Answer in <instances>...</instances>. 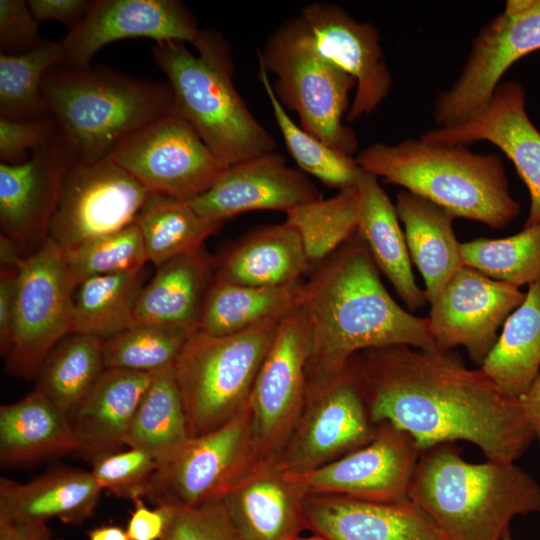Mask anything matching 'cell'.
I'll list each match as a JSON object with an SVG mask.
<instances>
[{
    "instance_id": "obj_1",
    "label": "cell",
    "mask_w": 540,
    "mask_h": 540,
    "mask_svg": "<svg viewBox=\"0 0 540 540\" xmlns=\"http://www.w3.org/2000/svg\"><path fill=\"white\" fill-rule=\"evenodd\" d=\"M372 422L407 433L421 452L464 440L488 460L515 462L535 439L520 398L450 351L395 345L353 357Z\"/></svg>"
},
{
    "instance_id": "obj_2",
    "label": "cell",
    "mask_w": 540,
    "mask_h": 540,
    "mask_svg": "<svg viewBox=\"0 0 540 540\" xmlns=\"http://www.w3.org/2000/svg\"><path fill=\"white\" fill-rule=\"evenodd\" d=\"M312 268L301 304L311 333L307 378L337 372L369 349L438 351L428 318L414 316L391 297L357 231Z\"/></svg>"
},
{
    "instance_id": "obj_3",
    "label": "cell",
    "mask_w": 540,
    "mask_h": 540,
    "mask_svg": "<svg viewBox=\"0 0 540 540\" xmlns=\"http://www.w3.org/2000/svg\"><path fill=\"white\" fill-rule=\"evenodd\" d=\"M408 499L448 540H500L517 515L540 514V485L514 462L471 463L455 442L424 450Z\"/></svg>"
},
{
    "instance_id": "obj_4",
    "label": "cell",
    "mask_w": 540,
    "mask_h": 540,
    "mask_svg": "<svg viewBox=\"0 0 540 540\" xmlns=\"http://www.w3.org/2000/svg\"><path fill=\"white\" fill-rule=\"evenodd\" d=\"M364 171L399 185L455 217L502 229L520 213L510 193L502 158L475 153L466 145L407 138L398 144L373 143L355 157Z\"/></svg>"
},
{
    "instance_id": "obj_5",
    "label": "cell",
    "mask_w": 540,
    "mask_h": 540,
    "mask_svg": "<svg viewBox=\"0 0 540 540\" xmlns=\"http://www.w3.org/2000/svg\"><path fill=\"white\" fill-rule=\"evenodd\" d=\"M192 45L197 55L179 41L151 47L172 88L176 111L227 167L273 152L275 138L234 86L228 41L214 29H201Z\"/></svg>"
},
{
    "instance_id": "obj_6",
    "label": "cell",
    "mask_w": 540,
    "mask_h": 540,
    "mask_svg": "<svg viewBox=\"0 0 540 540\" xmlns=\"http://www.w3.org/2000/svg\"><path fill=\"white\" fill-rule=\"evenodd\" d=\"M42 94L72 161L109 157L128 136L175 109L168 81L103 66L56 65L44 77Z\"/></svg>"
},
{
    "instance_id": "obj_7",
    "label": "cell",
    "mask_w": 540,
    "mask_h": 540,
    "mask_svg": "<svg viewBox=\"0 0 540 540\" xmlns=\"http://www.w3.org/2000/svg\"><path fill=\"white\" fill-rule=\"evenodd\" d=\"M281 319L228 336L192 332L174 365L190 437L222 427L248 407Z\"/></svg>"
},
{
    "instance_id": "obj_8",
    "label": "cell",
    "mask_w": 540,
    "mask_h": 540,
    "mask_svg": "<svg viewBox=\"0 0 540 540\" xmlns=\"http://www.w3.org/2000/svg\"><path fill=\"white\" fill-rule=\"evenodd\" d=\"M257 55L259 68L276 76L273 91L283 107L297 113L299 126L353 156L358 140L342 119L356 80L317 52L302 20L280 25Z\"/></svg>"
},
{
    "instance_id": "obj_9",
    "label": "cell",
    "mask_w": 540,
    "mask_h": 540,
    "mask_svg": "<svg viewBox=\"0 0 540 540\" xmlns=\"http://www.w3.org/2000/svg\"><path fill=\"white\" fill-rule=\"evenodd\" d=\"M304 406L275 462L283 472L309 471L371 442L378 425L369 416L353 364L307 378Z\"/></svg>"
},
{
    "instance_id": "obj_10",
    "label": "cell",
    "mask_w": 540,
    "mask_h": 540,
    "mask_svg": "<svg viewBox=\"0 0 540 540\" xmlns=\"http://www.w3.org/2000/svg\"><path fill=\"white\" fill-rule=\"evenodd\" d=\"M76 285L64 252L51 238L18 264L13 338L6 371L17 377H37L53 347L73 332Z\"/></svg>"
},
{
    "instance_id": "obj_11",
    "label": "cell",
    "mask_w": 540,
    "mask_h": 540,
    "mask_svg": "<svg viewBox=\"0 0 540 540\" xmlns=\"http://www.w3.org/2000/svg\"><path fill=\"white\" fill-rule=\"evenodd\" d=\"M256 464L250 406L222 427L190 437L158 465L146 497L196 507L222 496Z\"/></svg>"
},
{
    "instance_id": "obj_12",
    "label": "cell",
    "mask_w": 540,
    "mask_h": 540,
    "mask_svg": "<svg viewBox=\"0 0 540 540\" xmlns=\"http://www.w3.org/2000/svg\"><path fill=\"white\" fill-rule=\"evenodd\" d=\"M311 352L308 320L300 306L280 321L250 397L256 464L275 463L302 412Z\"/></svg>"
},
{
    "instance_id": "obj_13",
    "label": "cell",
    "mask_w": 540,
    "mask_h": 540,
    "mask_svg": "<svg viewBox=\"0 0 540 540\" xmlns=\"http://www.w3.org/2000/svg\"><path fill=\"white\" fill-rule=\"evenodd\" d=\"M540 50V0H508L481 27L455 82L435 100L438 127L460 122L491 98L506 71L522 57Z\"/></svg>"
},
{
    "instance_id": "obj_14",
    "label": "cell",
    "mask_w": 540,
    "mask_h": 540,
    "mask_svg": "<svg viewBox=\"0 0 540 540\" xmlns=\"http://www.w3.org/2000/svg\"><path fill=\"white\" fill-rule=\"evenodd\" d=\"M110 157L150 193L188 200L227 166L174 109L124 139Z\"/></svg>"
},
{
    "instance_id": "obj_15",
    "label": "cell",
    "mask_w": 540,
    "mask_h": 540,
    "mask_svg": "<svg viewBox=\"0 0 540 540\" xmlns=\"http://www.w3.org/2000/svg\"><path fill=\"white\" fill-rule=\"evenodd\" d=\"M150 192L110 156L72 161L65 173L49 238L63 250L135 221Z\"/></svg>"
},
{
    "instance_id": "obj_16",
    "label": "cell",
    "mask_w": 540,
    "mask_h": 540,
    "mask_svg": "<svg viewBox=\"0 0 540 540\" xmlns=\"http://www.w3.org/2000/svg\"><path fill=\"white\" fill-rule=\"evenodd\" d=\"M421 453L407 433L381 423L375 438L365 446L318 468L284 473L302 496L405 501Z\"/></svg>"
},
{
    "instance_id": "obj_17",
    "label": "cell",
    "mask_w": 540,
    "mask_h": 540,
    "mask_svg": "<svg viewBox=\"0 0 540 540\" xmlns=\"http://www.w3.org/2000/svg\"><path fill=\"white\" fill-rule=\"evenodd\" d=\"M525 295L463 265L430 304L427 318L436 349L445 352L463 346L481 367L498 339L499 327Z\"/></svg>"
},
{
    "instance_id": "obj_18",
    "label": "cell",
    "mask_w": 540,
    "mask_h": 540,
    "mask_svg": "<svg viewBox=\"0 0 540 540\" xmlns=\"http://www.w3.org/2000/svg\"><path fill=\"white\" fill-rule=\"evenodd\" d=\"M419 138L444 145L488 141L497 146L528 189L530 208L524 227L540 223V131L526 112V94L520 82H500L477 112L455 124L428 130Z\"/></svg>"
},
{
    "instance_id": "obj_19",
    "label": "cell",
    "mask_w": 540,
    "mask_h": 540,
    "mask_svg": "<svg viewBox=\"0 0 540 540\" xmlns=\"http://www.w3.org/2000/svg\"><path fill=\"white\" fill-rule=\"evenodd\" d=\"M298 17L317 52L356 80L346 120L354 122L370 115L386 99L393 84L377 28L370 22L357 21L329 2L308 3Z\"/></svg>"
},
{
    "instance_id": "obj_20",
    "label": "cell",
    "mask_w": 540,
    "mask_h": 540,
    "mask_svg": "<svg viewBox=\"0 0 540 540\" xmlns=\"http://www.w3.org/2000/svg\"><path fill=\"white\" fill-rule=\"evenodd\" d=\"M72 162L60 134L21 163L0 164L2 234L28 256L48 239L63 179Z\"/></svg>"
},
{
    "instance_id": "obj_21",
    "label": "cell",
    "mask_w": 540,
    "mask_h": 540,
    "mask_svg": "<svg viewBox=\"0 0 540 540\" xmlns=\"http://www.w3.org/2000/svg\"><path fill=\"white\" fill-rule=\"evenodd\" d=\"M201 29L179 0H93L82 21L60 41L65 64L90 65L105 45L127 38L193 44Z\"/></svg>"
},
{
    "instance_id": "obj_22",
    "label": "cell",
    "mask_w": 540,
    "mask_h": 540,
    "mask_svg": "<svg viewBox=\"0 0 540 540\" xmlns=\"http://www.w3.org/2000/svg\"><path fill=\"white\" fill-rule=\"evenodd\" d=\"M318 199L320 193L306 174L273 151L227 167L207 191L186 201L204 219L223 223L254 210L286 213Z\"/></svg>"
},
{
    "instance_id": "obj_23",
    "label": "cell",
    "mask_w": 540,
    "mask_h": 540,
    "mask_svg": "<svg viewBox=\"0 0 540 540\" xmlns=\"http://www.w3.org/2000/svg\"><path fill=\"white\" fill-rule=\"evenodd\" d=\"M303 516L305 529L330 540H448L431 517L410 500L304 496Z\"/></svg>"
},
{
    "instance_id": "obj_24",
    "label": "cell",
    "mask_w": 540,
    "mask_h": 540,
    "mask_svg": "<svg viewBox=\"0 0 540 540\" xmlns=\"http://www.w3.org/2000/svg\"><path fill=\"white\" fill-rule=\"evenodd\" d=\"M303 497L267 463L255 464L221 500L242 540H293L305 529Z\"/></svg>"
},
{
    "instance_id": "obj_25",
    "label": "cell",
    "mask_w": 540,
    "mask_h": 540,
    "mask_svg": "<svg viewBox=\"0 0 540 540\" xmlns=\"http://www.w3.org/2000/svg\"><path fill=\"white\" fill-rule=\"evenodd\" d=\"M152 373L105 368L70 414L78 452L89 460L119 451Z\"/></svg>"
},
{
    "instance_id": "obj_26",
    "label": "cell",
    "mask_w": 540,
    "mask_h": 540,
    "mask_svg": "<svg viewBox=\"0 0 540 540\" xmlns=\"http://www.w3.org/2000/svg\"><path fill=\"white\" fill-rule=\"evenodd\" d=\"M310 269L298 232L288 223L254 229L215 257L214 277L226 282L274 288L302 280Z\"/></svg>"
},
{
    "instance_id": "obj_27",
    "label": "cell",
    "mask_w": 540,
    "mask_h": 540,
    "mask_svg": "<svg viewBox=\"0 0 540 540\" xmlns=\"http://www.w3.org/2000/svg\"><path fill=\"white\" fill-rule=\"evenodd\" d=\"M101 487L91 472L60 468L28 483L0 480V520L80 525L92 516Z\"/></svg>"
},
{
    "instance_id": "obj_28",
    "label": "cell",
    "mask_w": 540,
    "mask_h": 540,
    "mask_svg": "<svg viewBox=\"0 0 540 540\" xmlns=\"http://www.w3.org/2000/svg\"><path fill=\"white\" fill-rule=\"evenodd\" d=\"M214 271L215 257L204 246L160 265L138 297L133 325L195 331Z\"/></svg>"
},
{
    "instance_id": "obj_29",
    "label": "cell",
    "mask_w": 540,
    "mask_h": 540,
    "mask_svg": "<svg viewBox=\"0 0 540 540\" xmlns=\"http://www.w3.org/2000/svg\"><path fill=\"white\" fill-rule=\"evenodd\" d=\"M356 185L362 197L357 232L365 241L378 270L390 281L409 311H416L427 303V298L415 281L395 205L378 178L363 169Z\"/></svg>"
},
{
    "instance_id": "obj_30",
    "label": "cell",
    "mask_w": 540,
    "mask_h": 540,
    "mask_svg": "<svg viewBox=\"0 0 540 540\" xmlns=\"http://www.w3.org/2000/svg\"><path fill=\"white\" fill-rule=\"evenodd\" d=\"M395 208L404 226L411 261L424 279L427 302L431 304L463 266L461 243L452 226L455 216L406 190L397 194Z\"/></svg>"
},
{
    "instance_id": "obj_31",
    "label": "cell",
    "mask_w": 540,
    "mask_h": 540,
    "mask_svg": "<svg viewBox=\"0 0 540 540\" xmlns=\"http://www.w3.org/2000/svg\"><path fill=\"white\" fill-rule=\"evenodd\" d=\"M78 451L69 415L39 390L0 407V462L19 466Z\"/></svg>"
},
{
    "instance_id": "obj_32",
    "label": "cell",
    "mask_w": 540,
    "mask_h": 540,
    "mask_svg": "<svg viewBox=\"0 0 540 540\" xmlns=\"http://www.w3.org/2000/svg\"><path fill=\"white\" fill-rule=\"evenodd\" d=\"M304 281L274 288L251 287L213 279L205 294L196 330L228 336L269 319H281L302 304Z\"/></svg>"
},
{
    "instance_id": "obj_33",
    "label": "cell",
    "mask_w": 540,
    "mask_h": 540,
    "mask_svg": "<svg viewBox=\"0 0 540 540\" xmlns=\"http://www.w3.org/2000/svg\"><path fill=\"white\" fill-rule=\"evenodd\" d=\"M481 370L506 395L520 398L540 373V279L508 316Z\"/></svg>"
},
{
    "instance_id": "obj_34",
    "label": "cell",
    "mask_w": 540,
    "mask_h": 540,
    "mask_svg": "<svg viewBox=\"0 0 540 540\" xmlns=\"http://www.w3.org/2000/svg\"><path fill=\"white\" fill-rule=\"evenodd\" d=\"M189 438L174 366L152 373L131 421L125 446L146 452L160 465Z\"/></svg>"
},
{
    "instance_id": "obj_35",
    "label": "cell",
    "mask_w": 540,
    "mask_h": 540,
    "mask_svg": "<svg viewBox=\"0 0 540 540\" xmlns=\"http://www.w3.org/2000/svg\"><path fill=\"white\" fill-rule=\"evenodd\" d=\"M105 368L104 339L73 332L49 352L35 389L70 416Z\"/></svg>"
},
{
    "instance_id": "obj_36",
    "label": "cell",
    "mask_w": 540,
    "mask_h": 540,
    "mask_svg": "<svg viewBox=\"0 0 540 540\" xmlns=\"http://www.w3.org/2000/svg\"><path fill=\"white\" fill-rule=\"evenodd\" d=\"M148 261L157 268L199 249L222 225L201 217L186 200L150 193L135 218Z\"/></svg>"
},
{
    "instance_id": "obj_37",
    "label": "cell",
    "mask_w": 540,
    "mask_h": 540,
    "mask_svg": "<svg viewBox=\"0 0 540 540\" xmlns=\"http://www.w3.org/2000/svg\"><path fill=\"white\" fill-rule=\"evenodd\" d=\"M145 276L143 268L81 282L73 297V332L105 340L131 327Z\"/></svg>"
},
{
    "instance_id": "obj_38",
    "label": "cell",
    "mask_w": 540,
    "mask_h": 540,
    "mask_svg": "<svg viewBox=\"0 0 540 540\" xmlns=\"http://www.w3.org/2000/svg\"><path fill=\"white\" fill-rule=\"evenodd\" d=\"M362 206L357 185L286 212L285 222L299 234L310 268L340 247L356 231Z\"/></svg>"
},
{
    "instance_id": "obj_39",
    "label": "cell",
    "mask_w": 540,
    "mask_h": 540,
    "mask_svg": "<svg viewBox=\"0 0 540 540\" xmlns=\"http://www.w3.org/2000/svg\"><path fill=\"white\" fill-rule=\"evenodd\" d=\"M64 61L60 41L45 40L20 55L0 53V117L25 121L51 116L42 83L46 73Z\"/></svg>"
},
{
    "instance_id": "obj_40",
    "label": "cell",
    "mask_w": 540,
    "mask_h": 540,
    "mask_svg": "<svg viewBox=\"0 0 540 540\" xmlns=\"http://www.w3.org/2000/svg\"><path fill=\"white\" fill-rule=\"evenodd\" d=\"M258 78L270 102L274 119L283 137L288 152L307 174L339 191L355 186L361 168L355 157L346 155L303 130L287 114L276 97L268 73L259 68Z\"/></svg>"
},
{
    "instance_id": "obj_41",
    "label": "cell",
    "mask_w": 540,
    "mask_h": 540,
    "mask_svg": "<svg viewBox=\"0 0 540 540\" xmlns=\"http://www.w3.org/2000/svg\"><path fill=\"white\" fill-rule=\"evenodd\" d=\"M464 266L517 288L540 279V223L517 234L478 238L460 245Z\"/></svg>"
},
{
    "instance_id": "obj_42",
    "label": "cell",
    "mask_w": 540,
    "mask_h": 540,
    "mask_svg": "<svg viewBox=\"0 0 540 540\" xmlns=\"http://www.w3.org/2000/svg\"><path fill=\"white\" fill-rule=\"evenodd\" d=\"M192 332L157 325H132L104 340L105 367L154 373L174 366Z\"/></svg>"
},
{
    "instance_id": "obj_43",
    "label": "cell",
    "mask_w": 540,
    "mask_h": 540,
    "mask_svg": "<svg viewBox=\"0 0 540 540\" xmlns=\"http://www.w3.org/2000/svg\"><path fill=\"white\" fill-rule=\"evenodd\" d=\"M63 252L67 271L76 287L92 277L139 271L149 262L135 221Z\"/></svg>"
},
{
    "instance_id": "obj_44",
    "label": "cell",
    "mask_w": 540,
    "mask_h": 540,
    "mask_svg": "<svg viewBox=\"0 0 540 540\" xmlns=\"http://www.w3.org/2000/svg\"><path fill=\"white\" fill-rule=\"evenodd\" d=\"M91 462L90 472L102 490L131 500L146 496L158 468L149 454L135 448L102 454Z\"/></svg>"
},
{
    "instance_id": "obj_45",
    "label": "cell",
    "mask_w": 540,
    "mask_h": 540,
    "mask_svg": "<svg viewBox=\"0 0 540 540\" xmlns=\"http://www.w3.org/2000/svg\"><path fill=\"white\" fill-rule=\"evenodd\" d=\"M170 507L162 540H242L221 499L196 507Z\"/></svg>"
},
{
    "instance_id": "obj_46",
    "label": "cell",
    "mask_w": 540,
    "mask_h": 540,
    "mask_svg": "<svg viewBox=\"0 0 540 540\" xmlns=\"http://www.w3.org/2000/svg\"><path fill=\"white\" fill-rule=\"evenodd\" d=\"M60 132L53 116L25 121L0 117L1 163L26 161L35 150L55 139Z\"/></svg>"
},
{
    "instance_id": "obj_47",
    "label": "cell",
    "mask_w": 540,
    "mask_h": 540,
    "mask_svg": "<svg viewBox=\"0 0 540 540\" xmlns=\"http://www.w3.org/2000/svg\"><path fill=\"white\" fill-rule=\"evenodd\" d=\"M39 22L27 1L0 0V51L20 55L34 50L45 39L40 36Z\"/></svg>"
},
{
    "instance_id": "obj_48",
    "label": "cell",
    "mask_w": 540,
    "mask_h": 540,
    "mask_svg": "<svg viewBox=\"0 0 540 540\" xmlns=\"http://www.w3.org/2000/svg\"><path fill=\"white\" fill-rule=\"evenodd\" d=\"M134 509L127 524L130 540H162L166 532L170 516V506L148 508L142 497L135 498Z\"/></svg>"
},
{
    "instance_id": "obj_49",
    "label": "cell",
    "mask_w": 540,
    "mask_h": 540,
    "mask_svg": "<svg viewBox=\"0 0 540 540\" xmlns=\"http://www.w3.org/2000/svg\"><path fill=\"white\" fill-rule=\"evenodd\" d=\"M18 267L3 266L0 270V350L8 355L13 338Z\"/></svg>"
},
{
    "instance_id": "obj_50",
    "label": "cell",
    "mask_w": 540,
    "mask_h": 540,
    "mask_svg": "<svg viewBox=\"0 0 540 540\" xmlns=\"http://www.w3.org/2000/svg\"><path fill=\"white\" fill-rule=\"evenodd\" d=\"M90 0H29L30 11L38 22L56 20L68 27L69 31L76 27L85 17Z\"/></svg>"
},
{
    "instance_id": "obj_51",
    "label": "cell",
    "mask_w": 540,
    "mask_h": 540,
    "mask_svg": "<svg viewBox=\"0 0 540 540\" xmlns=\"http://www.w3.org/2000/svg\"><path fill=\"white\" fill-rule=\"evenodd\" d=\"M0 540H55L45 522L0 520Z\"/></svg>"
},
{
    "instance_id": "obj_52",
    "label": "cell",
    "mask_w": 540,
    "mask_h": 540,
    "mask_svg": "<svg viewBox=\"0 0 540 540\" xmlns=\"http://www.w3.org/2000/svg\"><path fill=\"white\" fill-rule=\"evenodd\" d=\"M520 400L534 437L540 443V373L520 397Z\"/></svg>"
},
{
    "instance_id": "obj_53",
    "label": "cell",
    "mask_w": 540,
    "mask_h": 540,
    "mask_svg": "<svg viewBox=\"0 0 540 540\" xmlns=\"http://www.w3.org/2000/svg\"><path fill=\"white\" fill-rule=\"evenodd\" d=\"M89 540H130L126 529L117 525H103L87 533Z\"/></svg>"
},
{
    "instance_id": "obj_54",
    "label": "cell",
    "mask_w": 540,
    "mask_h": 540,
    "mask_svg": "<svg viewBox=\"0 0 540 540\" xmlns=\"http://www.w3.org/2000/svg\"><path fill=\"white\" fill-rule=\"evenodd\" d=\"M293 540H330L329 538L323 536V535H320V534H317V533H313L312 536H309V537H301V536H298L296 537L295 539Z\"/></svg>"
},
{
    "instance_id": "obj_55",
    "label": "cell",
    "mask_w": 540,
    "mask_h": 540,
    "mask_svg": "<svg viewBox=\"0 0 540 540\" xmlns=\"http://www.w3.org/2000/svg\"><path fill=\"white\" fill-rule=\"evenodd\" d=\"M500 540H513V539L511 538V535H510V532H509L505 536H503Z\"/></svg>"
},
{
    "instance_id": "obj_56",
    "label": "cell",
    "mask_w": 540,
    "mask_h": 540,
    "mask_svg": "<svg viewBox=\"0 0 540 540\" xmlns=\"http://www.w3.org/2000/svg\"><path fill=\"white\" fill-rule=\"evenodd\" d=\"M55 540H60V539H55Z\"/></svg>"
}]
</instances>
